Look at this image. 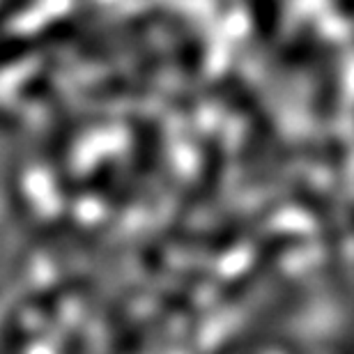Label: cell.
Returning <instances> with one entry per match:
<instances>
[{
	"label": "cell",
	"mask_w": 354,
	"mask_h": 354,
	"mask_svg": "<svg viewBox=\"0 0 354 354\" xmlns=\"http://www.w3.org/2000/svg\"><path fill=\"white\" fill-rule=\"evenodd\" d=\"M299 244H301V237L295 235V232L292 235H290V232H283V235L269 239L263 249H260L258 260H253V263L244 269V274L239 276V279H235L232 283L225 286V290L221 292V304L232 306V304L242 301L244 297H249L253 292V288L263 281V276L269 272V269L279 265L281 258L286 256V253L295 251Z\"/></svg>",
	"instance_id": "6da1fadb"
},
{
	"label": "cell",
	"mask_w": 354,
	"mask_h": 354,
	"mask_svg": "<svg viewBox=\"0 0 354 354\" xmlns=\"http://www.w3.org/2000/svg\"><path fill=\"white\" fill-rule=\"evenodd\" d=\"M251 14H253V24L258 26L260 37H272L279 28V7L276 0H249Z\"/></svg>",
	"instance_id": "7a4b0ae2"
}]
</instances>
